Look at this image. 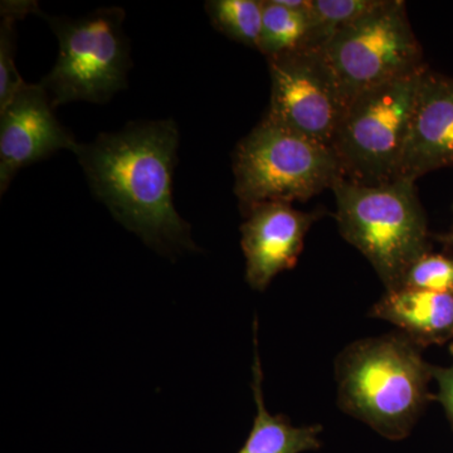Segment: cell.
I'll use <instances>...</instances> for the list:
<instances>
[{
    "label": "cell",
    "instance_id": "6da1fadb",
    "mask_svg": "<svg viewBox=\"0 0 453 453\" xmlns=\"http://www.w3.org/2000/svg\"><path fill=\"white\" fill-rule=\"evenodd\" d=\"M179 131L173 120L133 122L73 153L92 192L113 219L157 251H196L190 226L173 202Z\"/></svg>",
    "mask_w": 453,
    "mask_h": 453
},
{
    "label": "cell",
    "instance_id": "7a4b0ae2",
    "mask_svg": "<svg viewBox=\"0 0 453 453\" xmlns=\"http://www.w3.org/2000/svg\"><path fill=\"white\" fill-rule=\"evenodd\" d=\"M339 404L381 436L403 440L429 399L432 365L407 336L354 342L336 365Z\"/></svg>",
    "mask_w": 453,
    "mask_h": 453
},
{
    "label": "cell",
    "instance_id": "3957f363",
    "mask_svg": "<svg viewBox=\"0 0 453 453\" xmlns=\"http://www.w3.org/2000/svg\"><path fill=\"white\" fill-rule=\"evenodd\" d=\"M332 189L340 234L371 262L387 291L401 288L414 262L429 252L416 181L365 186L342 178Z\"/></svg>",
    "mask_w": 453,
    "mask_h": 453
},
{
    "label": "cell",
    "instance_id": "277c9868",
    "mask_svg": "<svg viewBox=\"0 0 453 453\" xmlns=\"http://www.w3.org/2000/svg\"><path fill=\"white\" fill-rule=\"evenodd\" d=\"M234 193L243 211L268 202H305L344 178L330 146L265 116L237 145Z\"/></svg>",
    "mask_w": 453,
    "mask_h": 453
},
{
    "label": "cell",
    "instance_id": "5b68a950",
    "mask_svg": "<svg viewBox=\"0 0 453 453\" xmlns=\"http://www.w3.org/2000/svg\"><path fill=\"white\" fill-rule=\"evenodd\" d=\"M427 70L425 64L349 103L332 145L345 179L365 186L395 180L417 91Z\"/></svg>",
    "mask_w": 453,
    "mask_h": 453
},
{
    "label": "cell",
    "instance_id": "8992f818",
    "mask_svg": "<svg viewBox=\"0 0 453 453\" xmlns=\"http://www.w3.org/2000/svg\"><path fill=\"white\" fill-rule=\"evenodd\" d=\"M47 19L59 53L41 85L55 109L73 101L104 104L127 88L131 59L121 8L97 9L74 20Z\"/></svg>",
    "mask_w": 453,
    "mask_h": 453
},
{
    "label": "cell",
    "instance_id": "52a82bcc",
    "mask_svg": "<svg viewBox=\"0 0 453 453\" xmlns=\"http://www.w3.org/2000/svg\"><path fill=\"white\" fill-rule=\"evenodd\" d=\"M347 106L354 97L425 65L402 0L377 8L334 35L320 50Z\"/></svg>",
    "mask_w": 453,
    "mask_h": 453
},
{
    "label": "cell",
    "instance_id": "ba28073f",
    "mask_svg": "<svg viewBox=\"0 0 453 453\" xmlns=\"http://www.w3.org/2000/svg\"><path fill=\"white\" fill-rule=\"evenodd\" d=\"M271 101L266 118L332 148L347 104L320 50L267 59Z\"/></svg>",
    "mask_w": 453,
    "mask_h": 453
},
{
    "label": "cell",
    "instance_id": "9c48e42d",
    "mask_svg": "<svg viewBox=\"0 0 453 453\" xmlns=\"http://www.w3.org/2000/svg\"><path fill=\"white\" fill-rule=\"evenodd\" d=\"M53 110L46 89L29 83L0 110V195L7 192L20 169L79 145Z\"/></svg>",
    "mask_w": 453,
    "mask_h": 453
},
{
    "label": "cell",
    "instance_id": "30bf717a",
    "mask_svg": "<svg viewBox=\"0 0 453 453\" xmlns=\"http://www.w3.org/2000/svg\"><path fill=\"white\" fill-rule=\"evenodd\" d=\"M241 226L246 280L253 290H266L279 273L296 265L316 214L295 210L291 203L268 202L244 211Z\"/></svg>",
    "mask_w": 453,
    "mask_h": 453
},
{
    "label": "cell",
    "instance_id": "8fae6325",
    "mask_svg": "<svg viewBox=\"0 0 453 453\" xmlns=\"http://www.w3.org/2000/svg\"><path fill=\"white\" fill-rule=\"evenodd\" d=\"M453 166V77L426 71L395 179L416 181L434 170Z\"/></svg>",
    "mask_w": 453,
    "mask_h": 453
},
{
    "label": "cell",
    "instance_id": "7c38bea8",
    "mask_svg": "<svg viewBox=\"0 0 453 453\" xmlns=\"http://www.w3.org/2000/svg\"><path fill=\"white\" fill-rule=\"evenodd\" d=\"M372 316L395 325L418 347L453 339V295L401 288L372 308Z\"/></svg>",
    "mask_w": 453,
    "mask_h": 453
},
{
    "label": "cell",
    "instance_id": "4fadbf2b",
    "mask_svg": "<svg viewBox=\"0 0 453 453\" xmlns=\"http://www.w3.org/2000/svg\"><path fill=\"white\" fill-rule=\"evenodd\" d=\"M255 360L252 366V390L257 414L246 443L238 453H303L320 449V426L295 427L286 417L273 416L266 410L262 392L261 360L257 348V321H255Z\"/></svg>",
    "mask_w": 453,
    "mask_h": 453
},
{
    "label": "cell",
    "instance_id": "5bb4252c",
    "mask_svg": "<svg viewBox=\"0 0 453 453\" xmlns=\"http://www.w3.org/2000/svg\"><path fill=\"white\" fill-rule=\"evenodd\" d=\"M309 9H292L279 0H264L259 52L270 59L308 50Z\"/></svg>",
    "mask_w": 453,
    "mask_h": 453
},
{
    "label": "cell",
    "instance_id": "9a60e30c",
    "mask_svg": "<svg viewBox=\"0 0 453 453\" xmlns=\"http://www.w3.org/2000/svg\"><path fill=\"white\" fill-rule=\"evenodd\" d=\"M205 11L217 31L258 50L264 0H211L205 3Z\"/></svg>",
    "mask_w": 453,
    "mask_h": 453
},
{
    "label": "cell",
    "instance_id": "2e32d148",
    "mask_svg": "<svg viewBox=\"0 0 453 453\" xmlns=\"http://www.w3.org/2000/svg\"><path fill=\"white\" fill-rule=\"evenodd\" d=\"M381 0H311L308 50H321L334 35L365 17Z\"/></svg>",
    "mask_w": 453,
    "mask_h": 453
},
{
    "label": "cell",
    "instance_id": "e0dca14e",
    "mask_svg": "<svg viewBox=\"0 0 453 453\" xmlns=\"http://www.w3.org/2000/svg\"><path fill=\"white\" fill-rule=\"evenodd\" d=\"M401 288L453 295V258L426 253L405 273Z\"/></svg>",
    "mask_w": 453,
    "mask_h": 453
},
{
    "label": "cell",
    "instance_id": "ac0fdd59",
    "mask_svg": "<svg viewBox=\"0 0 453 453\" xmlns=\"http://www.w3.org/2000/svg\"><path fill=\"white\" fill-rule=\"evenodd\" d=\"M16 17L7 9L0 26V110L4 109L27 83L16 65Z\"/></svg>",
    "mask_w": 453,
    "mask_h": 453
},
{
    "label": "cell",
    "instance_id": "d6986e66",
    "mask_svg": "<svg viewBox=\"0 0 453 453\" xmlns=\"http://www.w3.org/2000/svg\"><path fill=\"white\" fill-rule=\"evenodd\" d=\"M432 380L437 384V401L445 408L453 426V359L449 365L432 366Z\"/></svg>",
    "mask_w": 453,
    "mask_h": 453
},
{
    "label": "cell",
    "instance_id": "ffe728a7",
    "mask_svg": "<svg viewBox=\"0 0 453 453\" xmlns=\"http://www.w3.org/2000/svg\"><path fill=\"white\" fill-rule=\"evenodd\" d=\"M443 240H445L447 243L451 244V246H453V232H451V234H449V235H446V237L443 238Z\"/></svg>",
    "mask_w": 453,
    "mask_h": 453
}]
</instances>
